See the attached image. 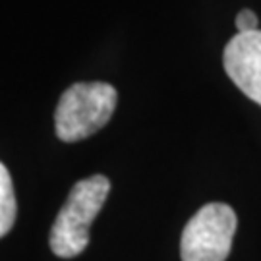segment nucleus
<instances>
[{
  "mask_svg": "<svg viewBox=\"0 0 261 261\" xmlns=\"http://www.w3.org/2000/svg\"><path fill=\"white\" fill-rule=\"evenodd\" d=\"M109 192L111 182L103 174H93L74 184L50 228L48 244L55 255L70 259L89 246V228L103 209Z\"/></svg>",
  "mask_w": 261,
  "mask_h": 261,
  "instance_id": "1",
  "label": "nucleus"
},
{
  "mask_svg": "<svg viewBox=\"0 0 261 261\" xmlns=\"http://www.w3.org/2000/svg\"><path fill=\"white\" fill-rule=\"evenodd\" d=\"M118 93L105 82H82L66 89L55 112L56 136L66 143L82 141L107 126Z\"/></svg>",
  "mask_w": 261,
  "mask_h": 261,
  "instance_id": "2",
  "label": "nucleus"
},
{
  "mask_svg": "<svg viewBox=\"0 0 261 261\" xmlns=\"http://www.w3.org/2000/svg\"><path fill=\"white\" fill-rule=\"evenodd\" d=\"M257 16L253 14L252 10H242L238 16H236V29L238 33H252L257 31Z\"/></svg>",
  "mask_w": 261,
  "mask_h": 261,
  "instance_id": "6",
  "label": "nucleus"
},
{
  "mask_svg": "<svg viewBox=\"0 0 261 261\" xmlns=\"http://www.w3.org/2000/svg\"><path fill=\"white\" fill-rule=\"evenodd\" d=\"M236 213L226 203H207L197 211L182 232V261H224L232 248Z\"/></svg>",
  "mask_w": 261,
  "mask_h": 261,
  "instance_id": "3",
  "label": "nucleus"
},
{
  "mask_svg": "<svg viewBox=\"0 0 261 261\" xmlns=\"http://www.w3.org/2000/svg\"><path fill=\"white\" fill-rule=\"evenodd\" d=\"M16 196L8 168L0 163V238L6 236L16 221Z\"/></svg>",
  "mask_w": 261,
  "mask_h": 261,
  "instance_id": "5",
  "label": "nucleus"
},
{
  "mask_svg": "<svg viewBox=\"0 0 261 261\" xmlns=\"http://www.w3.org/2000/svg\"><path fill=\"white\" fill-rule=\"evenodd\" d=\"M224 72L248 99L261 107V31L236 33L224 47Z\"/></svg>",
  "mask_w": 261,
  "mask_h": 261,
  "instance_id": "4",
  "label": "nucleus"
}]
</instances>
